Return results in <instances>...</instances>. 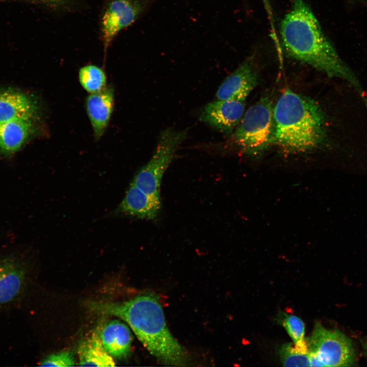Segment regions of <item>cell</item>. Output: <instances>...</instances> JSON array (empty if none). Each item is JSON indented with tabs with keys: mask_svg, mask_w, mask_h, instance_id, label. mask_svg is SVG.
Listing matches in <instances>:
<instances>
[{
	"mask_svg": "<svg viewBox=\"0 0 367 367\" xmlns=\"http://www.w3.org/2000/svg\"><path fill=\"white\" fill-rule=\"evenodd\" d=\"M35 119H17L0 124V153L9 154L19 150L35 130Z\"/></svg>",
	"mask_w": 367,
	"mask_h": 367,
	"instance_id": "obj_14",
	"label": "cell"
},
{
	"mask_svg": "<svg viewBox=\"0 0 367 367\" xmlns=\"http://www.w3.org/2000/svg\"><path fill=\"white\" fill-rule=\"evenodd\" d=\"M281 362L285 366H310L308 347L287 343L279 350Z\"/></svg>",
	"mask_w": 367,
	"mask_h": 367,
	"instance_id": "obj_18",
	"label": "cell"
},
{
	"mask_svg": "<svg viewBox=\"0 0 367 367\" xmlns=\"http://www.w3.org/2000/svg\"><path fill=\"white\" fill-rule=\"evenodd\" d=\"M245 107L243 101L217 99L204 107L199 119L220 132L230 135L241 121Z\"/></svg>",
	"mask_w": 367,
	"mask_h": 367,
	"instance_id": "obj_8",
	"label": "cell"
},
{
	"mask_svg": "<svg viewBox=\"0 0 367 367\" xmlns=\"http://www.w3.org/2000/svg\"><path fill=\"white\" fill-rule=\"evenodd\" d=\"M37 106L29 95L12 89L0 90V124L22 118H36Z\"/></svg>",
	"mask_w": 367,
	"mask_h": 367,
	"instance_id": "obj_12",
	"label": "cell"
},
{
	"mask_svg": "<svg viewBox=\"0 0 367 367\" xmlns=\"http://www.w3.org/2000/svg\"><path fill=\"white\" fill-rule=\"evenodd\" d=\"M145 4L138 0H113L102 18V32L104 49L121 30L130 25L138 17Z\"/></svg>",
	"mask_w": 367,
	"mask_h": 367,
	"instance_id": "obj_7",
	"label": "cell"
},
{
	"mask_svg": "<svg viewBox=\"0 0 367 367\" xmlns=\"http://www.w3.org/2000/svg\"><path fill=\"white\" fill-rule=\"evenodd\" d=\"M257 82V73L253 60L248 58L221 84L216 93L217 99L244 101Z\"/></svg>",
	"mask_w": 367,
	"mask_h": 367,
	"instance_id": "obj_9",
	"label": "cell"
},
{
	"mask_svg": "<svg viewBox=\"0 0 367 367\" xmlns=\"http://www.w3.org/2000/svg\"><path fill=\"white\" fill-rule=\"evenodd\" d=\"M281 322L295 345L308 346L307 340L304 337L305 325L300 318L294 315H285Z\"/></svg>",
	"mask_w": 367,
	"mask_h": 367,
	"instance_id": "obj_19",
	"label": "cell"
},
{
	"mask_svg": "<svg viewBox=\"0 0 367 367\" xmlns=\"http://www.w3.org/2000/svg\"><path fill=\"white\" fill-rule=\"evenodd\" d=\"M99 328L84 339L78 348V365L90 366H114L115 362L102 346Z\"/></svg>",
	"mask_w": 367,
	"mask_h": 367,
	"instance_id": "obj_15",
	"label": "cell"
},
{
	"mask_svg": "<svg viewBox=\"0 0 367 367\" xmlns=\"http://www.w3.org/2000/svg\"><path fill=\"white\" fill-rule=\"evenodd\" d=\"M161 206L160 197L145 193L131 182L115 213L152 220L158 215Z\"/></svg>",
	"mask_w": 367,
	"mask_h": 367,
	"instance_id": "obj_11",
	"label": "cell"
},
{
	"mask_svg": "<svg viewBox=\"0 0 367 367\" xmlns=\"http://www.w3.org/2000/svg\"><path fill=\"white\" fill-rule=\"evenodd\" d=\"M364 350H365V352H366V354H367V339H366V340L365 341V342H364Z\"/></svg>",
	"mask_w": 367,
	"mask_h": 367,
	"instance_id": "obj_21",
	"label": "cell"
},
{
	"mask_svg": "<svg viewBox=\"0 0 367 367\" xmlns=\"http://www.w3.org/2000/svg\"><path fill=\"white\" fill-rule=\"evenodd\" d=\"M273 143L292 151L305 152L321 146L326 139L324 114L311 98L286 89L273 108Z\"/></svg>",
	"mask_w": 367,
	"mask_h": 367,
	"instance_id": "obj_3",
	"label": "cell"
},
{
	"mask_svg": "<svg viewBox=\"0 0 367 367\" xmlns=\"http://www.w3.org/2000/svg\"><path fill=\"white\" fill-rule=\"evenodd\" d=\"M92 311L120 318L125 322L149 352L163 364L185 366L187 352L168 329L162 307L150 294L138 296L123 302L89 301Z\"/></svg>",
	"mask_w": 367,
	"mask_h": 367,
	"instance_id": "obj_1",
	"label": "cell"
},
{
	"mask_svg": "<svg viewBox=\"0 0 367 367\" xmlns=\"http://www.w3.org/2000/svg\"><path fill=\"white\" fill-rule=\"evenodd\" d=\"M100 337L104 349L112 357L123 359L129 355L133 337L124 323L116 319L106 322L100 329Z\"/></svg>",
	"mask_w": 367,
	"mask_h": 367,
	"instance_id": "obj_13",
	"label": "cell"
},
{
	"mask_svg": "<svg viewBox=\"0 0 367 367\" xmlns=\"http://www.w3.org/2000/svg\"><path fill=\"white\" fill-rule=\"evenodd\" d=\"M24 277L20 266L9 259L0 260V305L12 301L19 295Z\"/></svg>",
	"mask_w": 367,
	"mask_h": 367,
	"instance_id": "obj_16",
	"label": "cell"
},
{
	"mask_svg": "<svg viewBox=\"0 0 367 367\" xmlns=\"http://www.w3.org/2000/svg\"><path fill=\"white\" fill-rule=\"evenodd\" d=\"M282 46L291 57L325 73L357 84L350 69L325 36L305 0H292L280 27Z\"/></svg>",
	"mask_w": 367,
	"mask_h": 367,
	"instance_id": "obj_2",
	"label": "cell"
},
{
	"mask_svg": "<svg viewBox=\"0 0 367 367\" xmlns=\"http://www.w3.org/2000/svg\"><path fill=\"white\" fill-rule=\"evenodd\" d=\"M114 107V89L106 86L100 91L90 94L86 100V112L94 136L99 140L104 134Z\"/></svg>",
	"mask_w": 367,
	"mask_h": 367,
	"instance_id": "obj_10",
	"label": "cell"
},
{
	"mask_svg": "<svg viewBox=\"0 0 367 367\" xmlns=\"http://www.w3.org/2000/svg\"><path fill=\"white\" fill-rule=\"evenodd\" d=\"M273 108L267 97H263L244 114L234 133L235 143L245 152L256 153L273 143Z\"/></svg>",
	"mask_w": 367,
	"mask_h": 367,
	"instance_id": "obj_4",
	"label": "cell"
},
{
	"mask_svg": "<svg viewBox=\"0 0 367 367\" xmlns=\"http://www.w3.org/2000/svg\"><path fill=\"white\" fill-rule=\"evenodd\" d=\"M307 340L309 352L317 356L322 366H348L354 363L352 342L338 330L326 329L318 322Z\"/></svg>",
	"mask_w": 367,
	"mask_h": 367,
	"instance_id": "obj_6",
	"label": "cell"
},
{
	"mask_svg": "<svg viewBox=\"0 0 367 367\" xmlns=\"http://www.w3.org/2000/svg\"><path fill=\"white\" fill-rule=\"evenodd\" d=\"M78 79L83 88L90 94L98 92L107 86L104 72L95 65L82 67L78 72Z\"/></svg>",
	"mask_w": 367,
	"mask_h": 367,
	"instance_id": "obj_17",
	"label": "cell"
},
{
	"mask_svg": "<svg viewBox=\"0 0 367 367\" xmlns=\"http://www.w3.org/2000/svg\"><path fill=\"white\" fill-rule=\"evenodd\" d=\"M75 359L69 351H63L51 354L40 362L41 366H71L74 365Z\"/></svg>",
	"mask_w": 367,
	"mask_h": 367,
	"instance_id": "obj_20",
	"label": "cell"
},
{
	"mask_svg": "<svg viewBox=\"0 0 367 367\" xmlns=\"http://www.w3.org/2000/svg\"><path fill=\"white\" fill-rule=\"evenodd\" d=\"M187 135V130L171 127L162 131L154 153L136 173L132 183L145 193L160 197L162 177Z\"/></svg>",
	"mask_w": 367,
	"mask_h": 367,
	"instance_id": "obj_5",
	"label": "cell"
}]
</instances>
